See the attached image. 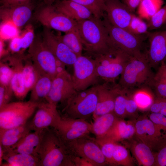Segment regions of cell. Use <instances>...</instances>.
I'll list each match as a JSON object with an SVG mask.
<instances>
[{
    "label": "cell",
    "instance_id": "4fadbf2b",
    "mask_svg": "<svg viewBox=\"0 0 166 166\" xmlns=\"http://www.w3.org/2000/svg\"><path fill=\"white\" fill-rule=\"evenodd\" d=\"M76 91L72 76L65 70L57 74L53 79L45 101L57 105L59 103H66Z\"/></svg>",
    "mask_w": 166,
    "mask_h": 166
},
{
    "label": "cell",
    "instance_id": "7c38bea8",
    "mask_svg": "<svg viewBox=\"0 0 166 166\" xmlns=\"http://www.w3.org/2000/svg\"><path fill=\"white\" fill-rule=\"evenodd\" d=\"M86 136L65 145L70 155L71 152L87 160L93 166L107 164L101 149L95 139H87Z\"/></svg>",
    "mask_w": 166,
    "mask_h": 166
},
{
    "label": "cell",
    "instance_id": "b9f144b4",
    "mask_svg": "<svg viewBox=\"0 0 166 166\" xmlns=\"http://www.w3.org/2000/svg\"><path fill=\"white\" fill-rule=\"evenodd\" d=\"M13 70L9 65L1 61L0 63V84L6 88L11 89L10 82Z\"/></svg>",
    "mask_w": 166,
    "mask_h": 166
},
{
    "label": "cell",
    "instance_id": "277c9868",
    "mask_svg": "<svg viewBox=\"0 0 166 166\" xmlns=\"http://www.w3.org/2000/svg\"><path fill=\"white\" fill-rule=\"evenodd\" d=\"M39 103L29 100L9 102L0 107V129L22 125L35 112Z\"/></svg>",
    "mask_w": 166,
    "mask_h": 166
},
{
    "label": "cell",
    "instance_id": "5bb4252c",
    "mask_svg": "<svg viewBox=\"0 0 166 166\" xmlns=\"http://www.w3.org/2000/svg\"><path fill=\"white\" fill-rule=\"evenodd\" d=\"M57 105L45 101L39 103L31 121L27 124L31 131H42L54 128L61 117Z\"/></svg>",
    "mask_w": 166,
    "mask_h": 166
},
{
    "label": "cell",
    "instance_id": "7bdbcfd3",
    "mask_svg": "<svg viewBox=\"0 0 166 166\" xmlns=\"http://www.w3.org/2000/svg\"><path fill=\"white\" fill-rule=\"evenodd\" d=\"M128 95L126 105V116L137 119L139 117L138 106L129 93Z\"/></svg>",
    "mask_w": 166,
    "mask_h": 166
},
{
    "label": "cell",
    "instance_id": "74e56055",
    "mask_svg": "<svg viewBox=\"0 0 166 166\" xmlns=\"http://www.w3.org/2000/svg\"><path fill=\"white\" fill-rule=\"evenodd\" d=\"M95 140L99 146L107 164L115 166L113 154L117 142L105 137L95 138Z\"/></svg>",
    "mask_w": 166,
    "mask_h": 166
},
{
    "label": "cell",
    "instance_id": "9c48e42d",
    "mask_svg": "<svg viewBox=\"0 0 166 166\" xmlns=\"http://www.w3.org/2000/svg\"><path fill=\"white\" fill-rule=\"evenodd\" d=\"M135 136L152 150H158L166 144V133L146 115L135 120Z\"/></svg>",
    "mask_w": 166,
    "mask_h": 166
},
{
    "label": "cell",
    "instance_id": "d6986e66",
    "mask_svg": "<svg viewBox=\"0 0 166 166\" xmlns=\"http://www.w3.org/2000/svg\"><path fill=\"white\" fill-rule=\"evenodd\" d=\"M147 35L150 46L146 57L151 67L156 68L166 58V30Z\"/></svg>",
    "mask_w": 166,
    "mask_h": 166
},
{
    "label": "cell",
    "instance_id": "ba28073f",
    "mask_svg": "<svg viewBox=\"0 0 166 166\" xmlns=\"http://www.w3.org/2000/svg\"><path fill=\"white\" fill-rule=\"evenodd\" d=\"M74 73L72 78L77 91L85 90L99 83L95 59L88 56L78 57L73 65Z\"/></svg>",
    "mask_w": 166,
    "mask_h": 166
},
{
    "label": "cell",
    "instance_id": "60d3db41",
    "mask_svg": "<svg viewBox=\"0 0 166 166\" xmlns=\"http://www.w3.org/2000/svg\"><path fill=\"white\" fill-rule=\"evenodd\" d=\"M148 29H158L166 23V4L162 7L148 20Z\"/></svg>",
    "mask_w": 166,
    "mask_h": 166
},
{
    "label": "cell",
    "instance_id": "4dcf8cb0",
    "mask_svg": "<svg viewBox=\"0 0 166 166\" xmlns=\"http://www.w3.org/2000/svg\"><path fill=\"white\" fill-rule=\"evenodd\" d=\"M24 57L22 74L25 86L28 93L30 91H31L42 74L27 56Z\"/></svg>",
    "mask_w": 166,
    "mask_h": 166
},
{
    "label": "cell",
    "instance_id": "e575fe53",
    "mask_svg": "<svg viewBox=\"0 0 166 166\" xmlns=\"http://www.w3.org/2000/svg\"><path fill=\"white\" fill-rule=\"evenodd\" d=\"M130 94L136 103L139 109L143 111L149 109L155 99L147 87L140 88Z\"/></svg>",
    "mask_w": 166,
    "mask_h": 166
},
{
    "label": "cell",
    "instance_id": "f907efd6",
    "mask_svg": "<svg viewBox=\"0 0 166 166\" xmlns=\"http://www.w3.org/2000/svg\"><path fill=\"white\" fill-rule=\"evenodd\" d=\"M131 12L133 13L137 8L142 0H122Z\"/></svg>",
    "mask_w": 166,
    "mask_h": 166
},
{
    "label": "cell",
    "instance_id": "83f0119b",
    "mask_svg": "<svg viewBox=\"0 0 166 166\" xmlns=\"http://www.w3.org/2000/svg\"><path fill=\"white\" fill-rule=\"evenodd\" d=\"M3 151L5 162L2 166H39V160L37 156L11 151Z\"/></svg>",
    "mask_w": 166,
    "mask_h": 166
},
{
    "label": "cell",
    "instance_id": "816d5d0a",
    "mask_svg": "<svg viewBox=\"0 0 166 166\" xmlns=\"http://www.w3.org/2000/svg\"><path fill=\"white\" fill-rule=\"evenodd\" d=\"M8 52L5 49L4 41L2 38L0 39V59L6 56Z\"/></svg>",
    "mask_w": 166,
    "mask_h": 166
},
{
    "label": "cell",
    "instance_id": "681fc988",
    "mask_svg": "<svg viewBox=\"0 0 166 166\" xmlns=\"http://www.w3.org/2000/svg\"><path fill=\"white\" fill-rule=\"evenodd\" d=\"M33 1V0H0V7H8L23 4L30 2Z\"/></svg>",
    "mask_w": 166,
    "mask_h": 166
},
{
    "label": "cell",
    "instance_id": "f6af8a7d",
    "mask_svg": "<svg viewBox=\"0 0 166 166\" xmlns=\"http://www.w3.org/2000/svg\"><path fill=\"white\" fill-rule=\"evenodd\" d=\"M148 117L153 122L166 133V116L159 113H151Z\"/></svg>",
    "mask_w": 166,
    "mask_h": 166
},
{
    "label": "cell",
    "instance_id": "3957f363",
    "mask_svg": "<svg viewBox=\"0 0 166 166\" xmlns=\"http://www.w3.org/2000/svg\"><path fill=\"white\" fill-rule=\"evenodd\" d=\"M146 56H131L121 75L118 86L127 92L135 87L150 86L154 74Z\"/></svg>",
    "mask_w": 166,
    "mask_h": 166
},
{
    "label": "cell",
    "instance_id": "4316f807",
    "mask_svg": "<svg viewBox=\"0 0 166 166\" xmlns=\"http://www.w3.org/2000/svg\"><path fill=\"white\" fill-rule=\"evenodd\" d=\"M119 118L113 112L93 118L94 121L92 124L91 132L94 134L96 139L104 137Z\"/></svg>",
    "mask_w": 166,
    "mask_h": 166
},
{
    "label": "cell",
    "instance_id": "7402d4cb",
    "mask_svg": "<svg viewBox=\"0 0 166 166\" xmlns=\"http://www.w3.org/2000/svg\"><path fill=\"white\" fill-rule=\"evenodd\" d=\"M131 56L126 54L117 60L104 65H96L97 75L105 82L114 83L122 73Z\"/></svg>",
    "mask_w": 166,
    "mask_h": 166
},
{
    "label": "cell",
    "instance_id": "bcb514c9",
    "mask_svg": "<svg viewBox=\"0 0 166 166\" xmlns=\"http://www.w3.org/2000/svg\"><path fill=\"white\" fill-rule=\"evenodd\" d=\"M13 94L12 91L2 85H0V107L10 102Z\"/></svg>",
    "mask_w": 166,
    "mask_h": 166
},
{
    "label": "cell",
    "instance_id": "f1b7e54d",
    "mask_svg": "<svg viewBox=\"0 0 166 166\" xmlns=\"http://www.w3.org/2000/svg\"><path fill=\"white\" fill-rule=\"evenodd\" d=\"M35 38L33 26L31 24L28 25L20 35H17L11 39L9 49L14 53L23 51L29 48Z\"/></svg>",
    "mask_w": 166,
    "mask_h": 166
},
{
    "label": "cell",
    "instance_id": "ac0fdd59",
    "mask_svg": "<svg viewBox=\"0 0 166 166\" xmlns=\"http://www.w3.org/2000/svg\"><path fill=\"white\" fill-rule=\"evenodd\" d=\"M109 83L97 85V101L93 118L114 111L115 101L119 87L117 85L110 86Z\"/></svg>",
    "mask_w": 166,
    "mask_h": 166
},
{
    "label": "cell",
    "instance_id": "f35d334b",
    "mask_svg": "<svg viewBox=\"0 0 166 166\" xmlns=\"http://www.w3.org/2000/svg\"><path fill=\"white\" fill-rule=\"evenodd\" d=\"M119 89L116 97L113 112L119 118L123 119L126 117V105L128 93L121 88Z\"/></svg>",
    "mask_w": 166,
    "mask_h": 166
},
{
    "label": "cell",
    "instance_id": "8d00e7d4",
    "mask_svg": "<svg viewBox=\"0 0 166 166\" xmlns=\"http://www.w3.org/2000/svg\"><path fill=\"white\" fill-rule=\"evenodd\" d=\"M113 159L115 166H132L134 160L124 146L116 144L113 153Z\"/></svg>",
    "mask_w": 166,
    "mask_h": 166
},
{
    "label": "cell",
    "instance_id": "8fae6325",
    "mask_svg": "<svg viewBox=\"0 0 166 166\" xmlns=\"http://www.w3.org/2000/svg\"><path fill=\"white\" fill-rule=\"evenodd\" d=\"M53 129L65 145L91 132L92 124L84 119L61 117Z\"/></svg>",
    "mask_w": 166,
    "mask_h": 166
},
{
    "label": "cell",
    "instance_id": "44dd1931",
    "mask_svg": "<svg viewBox=\"0 0 166 166\" xmlns=\"http://www.w3.org/2000/svg\"><path fill=\"white\" fill-rule=\"evenodd\" d=\"M53 5L57 11L76 22L94 16L87 8L72 1L56 0Z\"/></svg>",
    "mask_w": 166,
    "mask_h": 166
},
{
    "label": "cell",
    "instance_id": "5b68a950",
    "mask_svg": "<svg viewBox=\"0 0 166 166\" xmlns=\"http://www.w3.org/2000/svg\"><path fill=\"white\" fill-rule=\"evenodd\" d=\"M97 101V85L77 91L65 103V117L85 120L93 115Z\"/></svg>",
    "mask_w": 166,
    "mask_h": 166
},
{
    "label": "cell",
    "instance_id": "9a60e30c",
    "mask_svg": "<svg viewBox=\"0 0 166 166\" xmlns=\"http://www.w3.org/2000/svg\"><path fill=\"white\" fill-rule=\"evenodd\" d=\"M35 6L33 1L23 4L0 7V19L2 23H10L19 29L30 19Z\"/></svg>",
    "mask_w": 166,
    "mask_h": 166
},
{
    "label": "cell",
    "instance_id": "d6a6232c",
    "mask_svg": "<svg viewBox=\"0 0 166 166\" xmlns=\"http://www.w3.org/2000/svg\"><path fill=\"white\" fill-rule=\"evenodd\" d=\"M56 0H43L44 4H52ZM72 1L88 9L95 17L101 19L105 14L104 0H59Z\"/></svg>",
    "mask_w": 166,
    "mask_h": 166
},
{
    "label": "cell",
    "instance_id": "ffe728a7",
    "mask_svg": "<svg viewBox=\"0 0 166 166\" xmlns=\"http://www.w3.org/2000/svg\"><path fill=\"white\" fill-rule=\"evenodd\" d=\"M24 56L21 54L9 56L6 59L9 62L13 70L10 88L13 95L20 101H23L28 93L26 90L22 74Z\"/></svg>",
    "mask_w": 166,
    "mask_h": 166
},
{
    "label": "cell",
    "instance_id": "e0dca14e",
    "mask_svg": "<svg viewBox=\"0 0 166 166\" xmlns=\"http://www.w3.org/2000/svg\"><path fill=\"white\" fill-rule=\"evenodd\" d=\"M105 15L113 26L127 30L133 14L120 0H104Z\"/></svg>",
    "mask_w": 166,
    "mask_h": 166
},
{
    "label": "cell",
    "instance_id": "8992f818",
    "mask_svg": "<svg viewBox=\"0 0 166 166\" xmlns=\"http://www.w3.org/2000/svg\"><path fill=\"white\" fill-rule=\"evenodd\" d=\"M103 18L112 41L117 48L132 56L143 54L141 52L143 41L142 35H135L126 29L113 26L105 15Z\"/></svg>",
    "mask_w": 166,
    "mask_h": 166
},
{
    "label": "cell",
    "instance_id": "d4e9b609",
    "mask_svg": "<svg viewBox=\"0 0 166 166\" xmlns=\"http://www.w3.org/2000/svg\"><path fill=\"white\" fill-rule=\"evenodd\" d=\"M130 147L138 165H155L156 152H154L146 144L137 139L132 140Z\"/></svg>",
    "mask_w": 166,
    "mask_h": 166
},
{
    "label": "cell",
    "instance_id": "d590c367",
    "mask_svg": "<svg viewBox=\"0 0 166 166\" xmlns=\"http://www.w3.org/2000/svg\"><path fill=\"white\" fill-rule=\"evenodd\" d=\"M163 0H142L137 8L138 16L149 20L162 7Z\"/></svg>",
    "mask_w": 166,
    "mask_h": 166
},
{
    "label": "cell",
    "instance_id": "cb8c5ba5",
    "mask_svg": "<svg viewBox=\"0 0 166 166\" xmlns=\"http://www.w3.org/2000/svg\"><path fill=\"white\" fill-rule=\"evenodd\" d=\"M44 130L34 131L32 132H30L9 151L31 155L38 157L37 151L41 141Z\"/></svg>",
    "mask_w": 166,
    "mask_h": 166
},
{
    "label": "cell",
    "instance_id": "2e32d148",
    "mask_svg": "<svg viewBox=\"0 0 166 166\" xmlns=\"http://www.w3.org/2000/svg\"><path fill=\"white\" fill-rule=\"evenodd\" d=\"M42 39L57 59L66 65H73L78 57L65 44L59 40L50 29L44 27Z\"/></svg>",
    "mask_w": 166,
    "mask_h": 166
},
{
    "label": "cell",
    "instance_id": "ab89813d",
    "mask_svg": "<svg viewBox=\"0 0 166 166\" xmlns=\"http://www.w3.org/2000/svg\"><path fill=\"white\" fill-rule=\"evenodd\" d=\"M148 28L147 23L140 17L133 14L127 29L131 33L137 35L148 34Z\"/></svg>",
    "mask_w": 166,
    "mask_h": 166
},
{
    "label": "cell",
    "instance_id": "484cf974",
    "mask_svg": "<svg viewBox=\"0 0 166 166\" xmlns=\"http://www.w3.org/2000/svg\"><path fill=\"white\" fill-rule=\"evenodd\" d=\"M135 120H132L125 121L123 119L119 118L109 132L103 137L116 142L132 139L135 135Z\"/></svg>",
    "mask_w": 166,
    "mask_h": 166
},
{
    "label": "cell",
    "instance_id": "db71d44e",
    "mask_svg": "<svg viewBox=\"0 0 166 166\" xmlns=\"http://www.w3.org/2000/svg\"><path fill=\"white\" fill-rule=\"evenodd\" d=\"M40 0V1H42L43 0Z\"/></svg>",
    "mask_w": 166,
    "mask_h": 166
},
{
    "label": "cell",
    "instance_id": "f5cc1de1",
    "mask_svg": "<svg viewBox=\"0 0 166 166\" xmlns=\"http://www.w3.org/2000/svg\"><path fill=\"white\" fill-rule=\"evenodd\" d=\"M4 151L2 146L0 145V166H2L3 163Z\"/></svg>",
    "mask_w": 166,
    "mask_h": 166
},
{
    "label": "cell",
    "instance_id": "52a82bcc",
    "mask_svg": "<svg viewBox=\"0 0 166 166\" xmlns=\"http://www.w3.org/2000/svg\"><path fill=\"white\" fill-rule=\"evenodd\" d=\"M28 53L27 56L42 74L49 76L53 79L56 76V58L42 38H35Z\"/></svg>",
    "mask_w": 166,
    "mask_h": 166
},
{
    "label": "cell",
    "instance_id": "603a6c76",
    "mask_svg": "<svg viewBox=\"0 0 166 166\" xmlns=\"http://www.w3.org/2000/svg\"><path fill=\"white\" fill-rule=\"evenodd\" d=\"M31 131L27 123L17 127L0 129V145L4 151L10 150Z\"/></svg>",
    "mask_w": 166,
    "mask_h": 166
},
{
    "label": "cell",
    "instance_id": "ee69618b",
    "mask_svg": "<svg viewBox=\"0 0 166 166\" xmlns=\"http://www.w3.org/2000/svg\"><path fill=\"white\" fill-rule=\"evenodd\" d=\"M149 110L151 113H159L166 116V98L156 97Z\"/></svg>",
    "mask_w": 166,
    "mask_h": 166
},
{
    "label": "cell",
    "instance_id": "1f68e13d",
    "mask_svg": "<svg viewBox=\"0 0 166 166\" xmlns=\"http://www.w3.org/2000/svg\"><path fill=\"white\" fill-rule=\"evenodd\" d=\"M150 86L153 88L156 97L166 98V64L164 62L154 74Z\"/></svg>",
    "mask_w": 166,
    "mask_h": 166
},
{
    "label": "cell",
    "instance_id": "7dc6e473",
    "mask_svg": "<svg viewBox=\"0 0 166 166\" xmlns=\"http://www.w3.org/2000/svg\"><path fill=\"white\" fill-rule=\"evenodd\" d=\"M166 166V144L156 152L155 166Z\"/></svg>",
    "mask_w": 166,
    "mask_h": 166
},
{
    "label": "cell",
    "instance_id": "836d02e7",
    "mask_svg": "<svg viewBox=\"0 0 166 166\" xmlns=\"http://www.w3.org/2000/svg\"><path fill=\"white\" fill-rule=\"evenodd\" d=\"M56 36L59 40L68 46L78 57L82 55L83 48L77 29L65 33L63 35Z\"/></svg>",
    "mask_w": 166,
    "mask_h": 166
},
{
    "label": "cell",
    "instance_id": "30bf717a",
    "mask_svg": "<svg viewBox=\"0 0 166 166\" xmlns=\"http://www.w3.org/2000/svg\"><path fill=\"white\" fill-rule=\"evenodd\" d=\"M36 13V19L44 27L65 33L77 29V22L57 11L53 4H43Z\"/></svg>",
    "mask_w": 166,
    "mask_h": 166
},
{
    "label": "cell",
    "instance_id": "f546056e",
    "mask_svg": "<svg viewBox=\"0 0 166 166\" xmlns=\"http://www.w3.org/2000/svg\"><path fill=\"white\" fill-rule=\"evenodd\" d=\"M53 79L49 76L41 75L31 90L30 100L38 103L45 101L51 87Z\"/></svg>",
    "mask_w": 166,
    "mask_h": 166
},
{
    "label": "cell",
    "instance_id": "7a4b0ae2",
    "mask_svg": "<svg viewBox=\"0 0 166 166\" xmlns=\"http://www.w3.org/2000/svg\"><path fill=\"white\" fill-rule=\"evenodd\" d=\"M37 154L39 166H74L64 144L49 128L43 130Z\"/></svg>",
    "mask_w": 166,
    "mask_h": 166
},
{
    "label": "cell",
    "instance_id": "c3c4849f",
    "mask_svg": "<svg viewBox=\"0 0 166 166\" xmlns=\"http://www.w3.org/2000/svg\"><path fill=\"white\" fill-rule=\"evenodd\" d=\"M70 156L74 166H93L92 163L83 157L72 155H70Z\"/></svg>",
    "mask_w": 166,
    "mask_h": 166
},
{
    "label": "cell",
    "instance_id": "6da1fadb",
    "mask_svg": "<svg viewBox=\"0 0 166 166\" xmlns=\"http://www.w3.org/2000/svg\"><path fill=\"white\" fill-rule=\"evenodd\" d=\"M77 22V30L83 50L88 56L94 58L118 49L112 42L101 19L93 16Z\"/></svg>",
    "mask_w": 166,
    "mask_h": 166
}]
</instances>
